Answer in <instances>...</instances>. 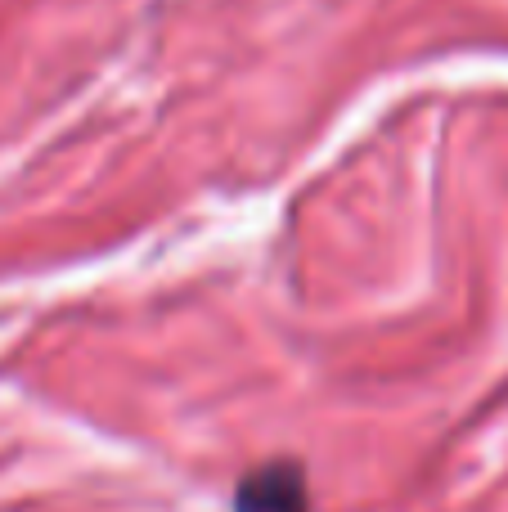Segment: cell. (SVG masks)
<instances>
[{
    "instance_id": "6da1fadb",
    "label": "cell",
    "mask_w": 508,
    "mask_h": 512,
    "mask_svg": "<svg viewBox=\"0 0 508 512\" xmlns=\"http://www.w3.org/2000/svg\"><path fill=\"white\" fill-rule=\"evenodd\" d=\"M239 512H306V481L293 463H270L243 477Z\"/></svg>"
}]
</instances>
